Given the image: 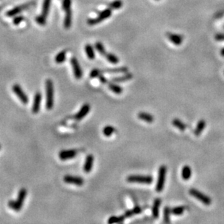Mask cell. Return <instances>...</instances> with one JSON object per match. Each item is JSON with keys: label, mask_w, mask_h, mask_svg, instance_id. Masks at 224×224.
<instances>
[{"label": "cell", "mask_w": 224, "mask_h": 224, "mask_svg": "<svg viewBox=\"0 0 224 224\" xmlns=\"http://www.w3.org/2000/svg\"><path fill=\"white\" fill-rule=\"evenodd\" d=\"M91 109L90 104L88 103L84 104L83 106L81 107V108L80 109V110L78 112V113L75 114V120H81L83 119V118L88 115V113H89Z\"/></svg>", "instance_id": "13"}, {"label": "cell", "mask_w": 224, "mask_h": 224, "mask_svg": "<svg viewBox=\"0 0 224 224\" xmlns=\"http://www.w3.org/2000/svg\"><path fill=\"white\" fill-rule=\"evenodd\" d=\"M161 204V200L160 198L155 199L154 201V203H153V206L152 209V216L154 219H157L159 217V209L160 206Z\"/></svg>", "instance_id": "18"}, {"label": "cell", "mask_w": 224, "mask_h": 224, "mask_svg": "<svg viewBox=\"0 0 224 224\" xmlns=\"http://www.w3.org/2000/svg\"><path fill=\"white\" fill-rule=\"evenodd\" d=\"M215 38H216V41H218V42H223V41H224V33L216 34V36H215Z\"/></svg>", "instance_id": "40"}, {"label": "cell", "mask_w": 224, "mask_h": 224, "mask_svg": "<svg viewBox=\"0 0 224 224\" xmlns=\"http://www.w3.org/2000/svg\"><path fill=\"white\" fill-rule=\"evenodd\" d=\"M77 155V151L75 150H62L59 153V157L61 160H67L75 157Z\"/></svg>", "instance_id": "12"}, {"label": "cell", "mask_w": 224, "mask_h": 224, "mask_svg": "<svg viewBox=\"0 0 224 224\" xmlns=\"http://www.w3.org/2000/svg\"><path fill=\"white\" fill-rule=\"evenodd\" d=\"M191 176V168L189 165H185L183 167L181 171V177L182 179L187 181L190 179Z\"/></svg>", "instance_id": "23"}, {"label": "cell", "mask_w": 224, "mask_h": 224, "mask_svg": "<svg viewBox=\"0 0 224 224\" xmlns=\"http://www.w3.org/2000/svg\"><path fill=\"white\" fill-rule=\"evenodd\" d=\"M205 126H206V121L203 119L200 120L198 122L197 125H196L195 129H194V135L196 136H200V135L202 134V132L204 131Z\"/></svg>", "instance_id": "21"}, {"label": "cell", "mask_w": 224, "mask_h": 224, "mask_svg": "<svg viewBox=\"0 0 224 224\" xmlns=\"http://www.w3.org/2000/svg\"><path fill=\"white\" fill-rule=\"evenodd\" d=\"M23 20H24L23 16H22V15L17 16V17H15L14 19H13V23H14L15 25H18V24H20Z\"/></svg>", "instance_id": "39"}, {"label": "cell", "mask_w": 224, "mask_h": 224, "mask_svg": "<svg viewBox=\"0 0 224 224\" xmlns=\"http://www.w3.org/2000/svg\"><path fill=\"white\" fill-rule=\"evenodd\" d=\"M13 91L23 104H26L28 103L29 99H28V96H27L26 94L24 92V91L23 90V89L21 87H20V86L19 85V84H14L13 86Z\"/></svg>", "instance_id": "7"}, {"label": "cell", "mask_w": 224, "mask_h": 224, "mask_svg": "<svg viewBox=\"0 0 224 224\" xmlns=\"http://www.w3.org/2000/svg\"><path fill=\"white\" fill-rule=\"evenodd\" d=\"M125 219V217L124 215L123 216H111L110 218H109L108 221H107V223L109 224H113V223H119L123 222Z\"/></svg>", "instance_id": "28"}, {"label": "cell", "mask_w": 224, "mask_h": 224, "mask_svg": "<svg viewBox=\"0 0 224 224\" xmlns=\"http://www.w3.org/2000/svg\"><path fill=\"white\" fill-rule=\"evenodd\" d=\"M186 209V207L185 206H178L176 207H173L172 210H171V213L175 215V216H181L184 213L185 210Z\"/></svg>", "instance_id": "32"}, {"label": "cell", "mask_w": 224, "mask_h": 224, "mask_svg": "<svg viewBox=\"0 0 224 224\" xmlns=\"http://www.w3.org/2000/svg\"><path fill=\"white\" fill-rule=\"evenodd\" d=\"M46 20H47V18H45L44 17H43L42 15H38V17L36 18V23H37L38 24L42 25V26H44V25L46 24Z\"/></svg>", "instance_id": "37"}, {"label": "cell", "mask_w": 224, "mask_h": 224, "mask_svg": "<svg viewBox=\"0 0 224 224\" xmlns=\"http://www.w3.org/2000/svg\"><path fill=\"white\" fill-rule=\"evenodd\" d=\"M51 1L52 0H44V2H43L42 15L45 18H47L48 14H49Z\"/></svg>", "instance_id": "26"}, {"label": "cell", "mask_w": 224, "mask_h": 224, "mask_svg": "<svg viewBox=\"0 0 224 224\" xmlns=\"http://www.w3.org/2000/svg\"><path fill=\"white\" fill-rule=\"evenodd\" d=\"M71 8V0H63V8L64 10H68Z\"/></svg>", "instance_id": "38"}, {"label": "cell", "mask_w": 224, "mask_h": 224, "mask_svg": "<svg viewBox=\"0 0 224 224\" xmlns=\"http://www.w3.org/2000/svg\"><path fill=\"white\" fill-rule=\"evenodd\" d=\"M129 71L127 67H118L115 68H106V69L101 70L102 74L104 73H107V74H125Z\"/></svg>", "instance_id": "16"}, {"label": "cell", "mask_w": 224, "mask_h": 224, "mask_svg": "<svg viewBox=\"0 0 224 224\" xmlns=\"http://www.w3.org/2000/svg\"><path fill=\"white\" fill-rule=\"evenodd\" d=\"M0 149H1V145H0Z\"/></svg>", "instance_id": "43"}, {"label": "cell", "mask_w": 224, "mask_h": 224, "mask_svg": "<svg viewBox=\"0 0 224 224\" xmlns=\"http://www.w3.org/2000/svg\"><path fill=\"white\" fill-rule=\"evenodd\" d=\"M85 52L89 59L94 60L95 58L94 50V47L91 44H88L85 46Z\"/></svg>", "instance_id": "27"}, {"label": "cell", "mask_w": 224, "mask_h": 224, "mask_svg": "<svg viewBox=\"0 0 224 224\" xmlns=\"http://www.w3.org/2000/svg\"><path fill=\"white\" fill-rule=\"evenodd\" d=\"M98 79H99V81L101 82V83H102V84H107V83H108V81H107V79L102 74H100L99 76H98Z\"/></svg>", "instance_id": "41"}, {"label": "cell", "mask_w": 224, "mask_h": 224, "mask_svg": "<svg viewBox=\"0 0 224 224\" xmlns=\"http://www.w3.org/2000/svg\"><path fill=\"white\" fill-rule=\"evenodd\" d=\"M107 84H108V88L113 91V93L116 94H120L123 93V88L121 87V86L117 85V84L113 83V81L108 82Z\"/></svg>", "instance_id": "24"}, {"label": "cell", "mask_w": 224, "mask_h": 224, "mask_svg": "<svg viewBox=\"0 0 224 224\" xmlns=\"http://www.w3.org/2000/svg\"><path fill=\"white\" fill-rule=\"evenodd\" d=\"M33 2H28V3L21 4V5L17 6L13 9H12V10L8 11L6 13V15L8 17H13V16L19 14V13H21L22 11L26 10L27 8H28L29 7L33 5Z\"/></svg>", "instance_id": "9"}, {"label": "cell", "mask_w": 224, "mask_h": 224, "mask_svg": "<svg viewBox=\"0 0 224 224\" xmlns=\"http://www.w3.org/2000/svg\"><path fill=\"white\" fill-rule=\"evenodd\" d=\"M166 36L173 44H174L176 46H179L181 44L183 40H184V38H183L182 36L179 35V34L170 33V32H168V33H166Z\"/></svg>", "instance_id": "14"}, {"label": "cell", "mask_w": 224, "mask_h": 224, "mask_svg": "<svg viewBox=\"0 0 224 224\" xmlns=\"http://www.w3.org/2000/svg\"><path fill=\"white\" fill-rule=\"evenodd\" d=\"M126 181L130 183L150 184L153 181V177L149 175H130L126 178Z\"/></svg>", "instance_id": "3"}, {"label": "cell", "mask_w": 224, "mask_h": 224, "mask_svg": "<svg viewBox=\"0 0 224 224\" xmlns=\"http://www.w3.org/2000/svg\"><path fill=\"white\" fill-rule=\"evenodd\" d=\"M112 15V10L109 8L105 9L99 13V15L95 18H91L87 20V23L90 26H94L103 21V20L107 19L110 17Z\"/></svg>", "instance_id": "5"}, {"label": "cell", "mask_w": 224, "mask_h": 224, "mask_svg": "<svg viewBox=\"0 0 224 224\" xmlns=\"http://www.w3.org/2000/svg\"><path fill=\"white\" fill-rule=\"evenodd\" d=\"M163 218H164V221L163 222L165 223H169L171 222L170 221V215L171 214V209L167 206L164 208V211H163Z\"/></svg>", "instance_id": "35"}, {"label": "cell", "mask_w": 224, "mask_h": 224, "mask_svg": "<svg viewBox=\"0 0 224 224\" xmlns=\"http://www.w3.org/2000/svg\"><path fill=\"white\" fill-rule=\"evenodd\" d=\"M70 63H71L73 71H74V76L76 79H81L82 76H83V71L81 66L79 65V63L78 60L75 58H72L70 60Z\"/></svg>", "instance_id": "10"}, {"label": "cell", "mask_w": 224, "mask_h": 224, "mask_svg": "<svg viewBox=\"0 0 224 224\" xmlns=\"http://www.w3.org/2000/svg\"><path fill=\"white\" fill-rule=\"evenodd\" d=\"M94 160V158L93 155L89 154L86 156L85 163H84V171L86 173H89L91 172V169L93 168Z\"/></svg>", "instance_id": "15"}, {"label": "cell", "mask_w": 224, "mask_h": 224, "mask_svg": "<svg viewBox=\"0 0 224 224\" xmlns=\"http://www.w3.org/2000/svg\"><path fill=\"white\" fill-rule=\"evenodd\" d=\"M115 131H116V129L113 126V125H107L104 128L103 130H102V133H103V134L105 136L108 137V136H112V134H113V133H115Z\"/></svg>", "instance_id": "30"}, {"label": "cell", "mask_w": 224, "mask_h": 224, "mask_svg": "<svg viewBox=\"0 0 224 224\" xmlns=\"http://www.w3.org/2000/svg\"><path fill=\"white\" fill-rule=\"evenodd\" d=\"M65 16L64 20V27L65 29H69L72 24V11L71 8L65 10Z\"/></svg>", "instance_id": "17"}, {"label": "cell", "mask_w": 224, "mask_h": 224, "mask_svg": "<svg viewBox=\"0 0 224 224\" xmlns=\"http://www.w3.org/2000/svg\"><path fill=\"white\" fill-rule=\"evenodd\" d=\"M63 181L66 184H74L79 186H83L84 184V180L83 179V178L72 175H65L63 177Z\"/></svg>", "instance_id": "8"}, {"label": "cell", "mask_w": 224, "mask_h": 224, "mask_svg": "<svg viewBox=\"0 0 224 224\" xmlns=\"http://www.w3.org/2000/svg\"><path fill=\"white\" fill-rule=\"evenodd\" d=\"M42 100V94L40 91H37L34 95L33 104H32V113L37 114L40 110L41 103Z\"/></svg>", "instance_id": "11"}, {"label": "cell", "mask_w": 224, "mask_h": 224, "mask_svg": "<svg viewBox=\"0 0 224 224\" xmlns=\"http://www.w3.org/2000/svg\"><path fill=\"white\" fill-rule=\"evenodd\" d=\"M95 48H96V49L97 50V52H99V53L101 54V55L105 56V54H107L106 50H105V48L104 47V45L102 44L101 42H96Z\"/></svg>", "instance_id": "34"}, {"label": "cell", "mask_w": 224, "mask_h": 224, "mask_svg": "<svg viewBox=\"0 0 224 224\" xmlns=\"http://www.w3.org/2000/svg\"><path fill=\"white\" fill-rule=\"evenodd\" d=\"M27 195V190L25 188L20 189L18 192V196L16 200H10L8 202V206L10 208L13 209L15 211H20L23 205L24 201L26 200Z\"/></svg>", "instance_id": "2"}, {"label": "cell", "mask_w": 224, "mask_h": 224, "mask_svg": "<svg viewBox=\"0 0 224 224\" xmlns=\"http://www.w3.org/2000/svg\"><path fill=\"white\" fill-rule=\"evenodd\" d=\"M167 172V168L165 165H161L158 171V179H157V184L155 186V190L157 192H162L163 190L165 182V176Z\"/></svg>", "instance_id": "4"}, {"label": "cell", "mask_w": 224, "mask_h": 224, "mask_svg": "<svg viewBox=\"0 0 224 224\" xmlns=\"http://www.w3.org/2000/svg\"><path fill=\"white\" fill-rule=\"evenodd\" d=\"M137 116H138V118L140 120L145 121V122H147L148 123H152L154 122L155 120L154 116L151 115L150 113H145V112H140V113H138Z\"/></svg>", "instance_id": "20"}, {"label": "cell", "mask_w": 224, "mask_h": 224, "mask_svg": "<svg viewBox=\"0 0 224 224\" xmlns=\"http://www.w3.org/2000/svg\"><path fill=\"white\" fill-rule=\"evenodd\" d=\"M111 10H118L123 7V2L121 0H115L108 4Z\"/></svg>", "instance_id": "31"}, {"label": "cell", "mask_w": 224, "mask_h": 224, "mask_svg": "<svg viewBox=\"0 0 224 224\" xmlns=\"http://www.w3.org/2000/svg\"><path fill=\"white\" fill-rule=\"evenodd\" d=\"M221 56H222V57H224V48H223V49H221Z\"/></svg>", "instance_id": "42"}, {"label": "cell", "mask_w": 224, "mask_h": 224, "mask_svg": "<svg viewBox=\"0 0 224 224\" xmlns=\"http://www.w3.org/2000/svg\"><path fill=\"white\" fill-rule=\"evenodd\" d=\"M46 89V108L51 110L54 107V84L51 79H48L45 81Z\"/></svg>", "instance_id": "1"}, {"label": "cell", "mask_w": 224, "mask_h": 224, "mask_svg": "<svg viewBox=\"0 0 224 224\" xmlns=\"http://www.w3.org/2000/svg\"><path fill=\"white\" fill-rule=\"evenodd\" d=\"M190 195L194 196V198L197 199L198 200H200L201 202L203 203V204L205 205H210L212 203V200L210 199V196L205 195V194L201 192L197 189H189V191Z\"/></svg>", "instance_id": "6"}, {"label": "cell", "mask_w": 224, "mask_h": 224, "mask_svg": "<svg viewBox=\"0 0 224 224\" xmlns=\"http://www.w3.org/2000/svg\"><path fill=\"white\" fill-rule=\"evenodd\" d=\"M105 58L107 60H108L109 63H113V64H118V62H119V59L116 55H115L114 54L112 53H107L105 54Z\"/></svg>", "instance_id": "33"}, {"label": "cell", "mask_w": 224, "mask_h": 224, "mask_svg": "<svg viewBox=\"0 0 224 224\" xmlns=\"http://www.w3.org/2000/svg\"><path fill=\"white\" fill-rule=\"evenodd\" d=\"M143 211V208L140 206H136L135 207H134L133 209L131 210H127L126 212H125L124 216L125 217V218H129V217H131L133 216H135V215H137V214H139L141 213V212Z\"/></svg>", "instance_id": "22"}, {"label": "cell", "mask_w": 224, "mask_h": 224, "mask_svg": "<svg viewBox=\"0 0 224 224\" xmlns=\"http://www.w3.org/2000/svg\"><path fill=\"white\" fill-rule=\"evenodd\" d=\"M66 53H67V52H66L65 50H63V51L59 52V53L56 55L55 59H54L56 63L61 64L64 63L65 60H66Z\"/></svg>", "instance_id": "29"}, {"label": "cell", "mask_w": 224, "mask_h": 224, "mask_svg": "<svg viewBox=\"0 0 224 224\" xmlns=\"http://www.w3.org/2000/svg\"><path fill=\"white\" fill-rule=\"evenodd\" d=\"M100 74H102L101 70L97 69V68H94L90 72V78L91 79H94V78L98 77Z\"/></svg>", "instance_id": "36"}, {"label": "cell", "mask_w": 224, "mask_h": 224, "mask_svg": "<svg viewBox=\"0 0 224 224\" xmlns=\"http://www.w3.org/2000/svg\"><path fill=\"white\" fill-rule=\"evenodd\" d=\"M134 77V75H132L131 73H125V74L123 75H121V76L113 78L111 79V81L115 82V83H120V82H125L127 81H130V80L132 79V78Z\"/></svg>", "instance_id": "19"}, {"label": "cell", "mask_w": 224, "mask_h": 224, "mask_svg": "<svg viewBox=\"0 0 224 224\" xmlns=\"http://www.w3.org/2000/svg\"><path fill=\"white\" fill-rule=\"evenodd\" d=\"M156 1H159V0H156Z\"/></svg>", "instance_id": "44"}, {"label": "cell", "mask_w": 224, "mask_h": 224, "mask_svg": "<svg viewBox=\"0 0 224 224\" xmlns=\"http://www.w3.org/2000/svg\"><path fill=\"white\" fill-rule=\"evenodd\" d=\"M172 124L174 127L177 128L178 129H179L180 131H184L186 129L187 125L185 124L184 122H182L181 120L178 119V118H175L172 120Z\"/></svg>", "instance_id": "25"}]
</instances>
